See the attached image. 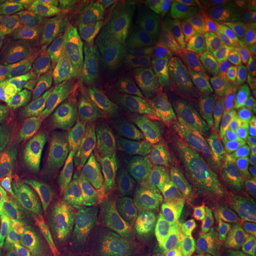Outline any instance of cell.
I'll list each match as a JSON object with an SVG mask.
<instances>
[{"instance_id":"12","label":"cell","mask_w":256,"mask_h":256,"mask_svg":"<svg viewBox=\"0 0 256 256\" xmlns=\"http://www.w3.org/2000/svg\"><path fill=\"white\" fill-rule=\"evenodd\" d=\"M108 174L99 176L82 192L66 200L59 207L46 214L39 220V232L46 236L76 234L92 216V208L98 194L106 182Z\"/></svg>"},{"instance_id":"31","label":"cell","mask_w":256,"mask_h":256,"mask_svg":"<svg viewBox=\"0 0 256 256\" xmlns=\"http://www.w3.org/2000/svg\"><path fill=\"white\" fill-rule=\"evenodd\" d=\"M18 142V135L16 129L0 126V164L12 160Z\"/></svg>"},{"instance_id":"27","label":"cell","mask_w":256,"mask_h":256,"mask_svg":"<svg viewBox=\"0 0 256 256\" xmlns=\"http://www.w3.org/2000/svg\"><path fill=\"white\" fill-rule=\"evenodd\" d=\"M225 196L236 209L256 222V189L228 185L225 187Z\"/></svg>"},{"instance_id":"21","label":"cell","mask_w":256,"mask_h":256,"mask_svg":"<svg viewBox=\"0 0 256 256\" xmlns=\"http://www.w3.org/2000/svg\"><path fill=\"white\" fill-rule=\"evenodd\" d=\"M90 93L84 96L81 110L74 114L64 128L66 140L75 151L93 146L104 138L101 115Z\"/></svg>"},{"instance_id":"29","label":"cell","mask_w":256,"mask_h":256,"mask_svg":"<svg viewBox=\"0 0 256 256\" xmlns=\"http://www.w3.org/2000/svg\"><path fill=\"white\" fill-rule=\"evenodd\" d=\"M0 171L9 178L12 188L18 194H25L34 188L40 182L34 174L23 167H9L0 164Z\"/></svg>"},{"instance_id":"18","label":"cell","mask_w":256,"mask_h":256,"mask_svg":"<svg viewBox=\"0 0 256 256\" xmlns=\"http://www.w3.org/2000/svg\"><path fill=\"white\" fill-rule=\"evenodd\" d=\"M44 52L40 39L32 30H0V68L12 72L23 68Z\"/></svg>"},{"instance_id":"33","label":"cell","mask_w":256,"mask_h":256,"mask_svg":"<svg viewBox=\"0 0 256 256\" xmlns=\"http://www.w3.org/2000/svg\"><path fill=\"white\" fill-rule=\"evenodd\" d=\"M223 250L228 256H256V242L246 239H227Z\"/></svg>"},{"instance_id":"9","label":"cell","mask_w":256,"mask_h":256,"mask_svg":"<svg viewBox=\"0 0 256 256\" xmlns=\"http://www.w3.org/2000/svg\"><path fill=\"white\" fill-rule=\"evenodd\" d=\"M156 236L171 247L187 245L212 230L183 202L174 184L165 180L155 202Z\"/></svg>"},{"instance_id":"44","label":"cell","mask_w":256,"mask_h":256,"mask_svg":"<svg viewBox=\"0 0 256 256\" xmlns=\"http://www.w3.org/2000/svg\"><path fill=\"white\" fill-rule=\"evenodd\" d=\"M192 250L188 245L174 248L172 256H191Z\"/></svg>"},{"instance_id":"39","label":"cell","mask_w":256,"mask_h":256,"mask_svg":"<svg viewBox=\"0 0 256 256\" xmlns=\"http://www.w3.org/2000/svg\"><path fill=\"white\" fill-rule=\"evenodd\" d=\"M82 5L100 12L115 14L118 12V3L115 0H80Z\"/></svg>"},{"instance_id":"46","label":"cell","mask_w":256,"mask_h":256,"mask_svg":"<svg viewBox=\"0 0 256 256\" xmlns=\"http://www.w3.org/2000/svg\"><path fill=\"white\" fill-rule=\"evenodd\" d=\"M252 102H254V104H256V98H252Z\"/></svg>"},{"instance_id":"36","label":"cell","mask_w":256,"mask_h":256,"mask_svg":"<svg viewBox=\"0 0 256 256\" xmlns=\"http://www.w3.org/2000/svg\"><path fill=\"white\" fill-rule=\"evenodd\" d=\"M27 4L45 10L50 16H57L66 6L68 1L64 0H24Z\"/></svg>"},{"instance_id":"10","label":"cell","mask_w":256,"mask_h":256,"mask_svg":"<svg viewBox=\"0 0 256 256\" xmlns=\"http://www.w3.org/2000/svg\"><path fill=\"white\" fill-rule=\"evenodd\" d=\"M173 184L183 202L212 232H232L238 229V212L198 178L190 172L178 171Z\"/></svg>"},{"instance_id":"32","label":"cell","mask_w":256,"mask_h":256,"mask_svg":"<svg viewBox=\"0 0 256 256\" xmlns=\"http://www.w3.org/2000/svg\"><path fill=\"white\" fill-rule=\"evenodd\" d=\"M120 18L122 19L133 20L142 16L155 3L154 1H117Z\"/></svg>"},{"instance_id":"4","label":"cell","mask_w":256,"mask_h":256,"mask_svg":"<svg viewBox=\"0 0 256 256\" xmlns=\"http://www.w3.org/2000/svg\"><path fill=\"white\" fill-rule=\"evenodd\" d=\"M167 104L169 114L160 154L165 164L188 172L198 158L200 108L191 90L173 86L168 88Z\"/></svg>"},{"instance_id":"19","label":"cell","mask_w":256,"mask_h":256,"mask_svg":"<svg viewBox=\"0 0 256 256\" xmlns=\"http://www.w3.org/2000/svg\"><path fill=\"white\" fill-rule=\"evenodd\" d=\"M130 74L131 64L111 76L93 100L101 115L104 138L110 135L129 98Z\"/></svg>"},{"instance_id":"23","label":"cell","mask_w":256,"mask_h":256,"mask_svg":"<svg viewBox=\"0 0 256 256\" xmlns=\"http://www.w3.org/2000/svg\"><path fill=\"white\" fill-rule=\"evenodd\" d=\"M64 196V185L46 178L25 194H18L14 206L16 216L24 220H32L54 210Z\"/></svg>"},{"instance_id":"43","label":"cell","mask_w":256,"mask_h":256,"mask_svg":"<svg viewBox=\"0 0 256 256\" xmlns=\"http://www.w3.org/2000/svg\"><path fill=\"white\" fill-rule=\"evenodd\" d=\"M10 72H7L0 68V101L4 95V92L6 90L8 80H9Z\"/></svg>"},{"instance_id":"7","label":"cell","mask_w":256,"mask_h":256,"mask_svg":"<svg viewBox=\"0 0 256 256\" xmlns=\"http://www.w3.org/2000/svg\"><path fill=\"white\" fill-rule=\"evenodd\" d=\"M58 82L28 81L10 92L0 108V126L19 129L32 126L64 108Z\"/></svg>"},{"instance_id":"45","label":"cell","mask_w":256,"mask_h":256,"mask_svg":"<svg viewBox=\"0 0 256 256\" xmlns=\"http://www.w3.org/2000/svg\"><path fill=\"white\" fill-rule=\"evenodd\" d=\"M250 95L252 98L256 99V74L252 77V80L250 86Z\"/></svg>"},{"instance_id":"2","label":"cell","mask_w":256,"mask_h":256,"mask_svg":"<svg viewBox=\"0 0 256 256\" xmlns=\"http://www.w3.org/2000/svg\"><path fill=\"white\" fill-rule=\"evenodd\" d=\"M155 202L150 184L104 225L97 256H144L155 238Z\"/></svg>"},{"instance_id":"17","label":"cell","mask_w":256,"mask_h":256,"mask_svg":"<svg viewBox=\"0 0 256 256\" xmlns=\"http://www.w3.org/2000/svg\"><path fill=\"white\" fill-rule=\"evenodd\" d=\"M56 20L68 24L84 36L112 32L124 24V19L118 14L88 8L80 0L68 1Z\"/></svg>"},{"instance_id":"42","label":"cell","mask_w":256,"mask_h":256,"mask_svg":"<svg viewBox=\"0 0 256 256\" xmlns=\"http://www.w3.org/2000/svg\"><path fill=\"white\" fill-rule=\"evenodd\" d=\"M246 126L250 128V130L256 135V104L252 100L250 106L248 110L247 122Z\"/></svg>"},{"instance_id":"24","label":"cell","mask_w":256,"mask_h":256,"mask_svg":"<svg viewBox=\"0 0 256 256\" xmlns=\"http://www.w3.org/2000/svg\"><path fill=\"white\" fill-rule=\"evenodd\" d=\"M76 151L72 146L63 138L54 146L46 150L34 152L23 156L18 158H12L4 164L9 167H23L30 171L40 182H43L48 171L56 160L62 158L74 155Z\"/></svg>"},{"instance_id":"15","label":"cell","mask_w":256,"mask_h":256,"mask_svg":"<svg viewBox=\"0 0 256 256\" xmlns=\"http://www.w3.org/2000/svg\"><path fill=\"white\" fill-rule=\"evenodd\" d=\"M84 62V52L56 55L44 52L24 66L22 74L30 81L66 82L80 76Z\"/></svg>"},{"instance_id":"41","label":"cell","mask_w":256,"mask_h":256,"mask_svg":"<svg viewBox=\"0 0 256 256\" xmlns=\"http://www.w3.org/2000/svg\"><path fill=\"white\" fill-rule=\"evenodd\" d=\"M191 256H222L218 250L209 244H203L194 250Z\"/></svg>"},{"instance_id":"16","label":"cell","mask_w":256,"mask_h":256,"mask_svg":"<svg viewBox=\"0 0 256 256\" xmlns=\"http://www.w3.org/2000/svg\"><path fill=\"white\" fill-rule=\"evenodd\" d=\"M207 50L206 42H198L185 50L164 46L156 48V66L162 78L178 88H188V81L198 68Z\"/></svg>"},{"instance_id":"22","label":"cell","mask_w":256,"mask_h":256,"mask_svg":"<svg viewBox=\"0 0 256 256\" xmlns=\"http://www.w3.org/2000/svg\"><path fill=\"white\" fill-rule=\"evenodd\" d=\"M30 30L36 32L44 52L52 54L81 52L90 40L86 36L59 20H46Z\"/></svg>"},{"instance_id":"26","label":"cell","mask_w":256,"mask_h":256,"mask_svg":"<svg viewBox=\"0 0 256 256\" xmlns=\"http://www.w3.org/2000/svg\"><path fill=\"white\" fill-rule=\"evenodd\" d=\"M86 241L80 234L56 236L48 242L41 256H80Z\"/></svg>"},{"instance_id":"11","label":"cell","mask_w":256,"mask_h":256,"mask_svg":"<svg viewBox=\"0 0 256 256\" xmlns=\"http://www.w3.org/2000/svg\"><path fill=\"white\" fill-rule=\"evenodd\" d=\"M104 150L110 170L128 162L144 160L158 151L132 108L130 98L104 140Z\"/></svg>"},{"instance_id":"37","label":"cell","mask_w":256,"mask_h":256,"mask_svg":"<svg viewBox=\"0 0 256 256\" xmlns=\"http://www.w3.org/2000/svg\"><path fill=\"white\" fill-rule=\"evenodd\" d=\"M18 196V194L12 188L8 176L0 171V200L14 206Z\"/></svg>"},{"instance_id":"8","label":"cell","mask_w":256,"mask_h":256,"mask_svg":"<svg viewBox=\"0 0 256 256\" xmlns=\"http://www.w3.org/2000/svg\"><path fill=\"white\" fill-rule=\"evenodd\" d=\"M126 27L88 40L79 76L80 88L88 93L92 95L132 57L135 42Z\"/></svg>"},{"instance_id":"25","label":"cell","mask_w":256,"mask_h":256,"mask_svg":"<svg viewBox=\"0 0 256 256\" xmlns=\"http://www.w3.org/2000/svg\"><path fill=\"white\" fill-rule=\"evenodd\" d=\"M48 14L40 7L23 1L10 2L0 8V30H22L46 21Z\"/></svg>"},{"instance_id":"14","label":"cell","mask_w":256,"mask_h":256,"mask_svg":"<svg viewBox=\"0 0 256 256\" xmlns=\"http://www.w3.org/2000/svg\"><path fill=\"white\" fill-rule=\"evenodd\" d=\"M210 24L205 10L198 4L190 5L178 12L164 28L158 46L185 50L202 42Z\"/></svg>"},{"instance_id":"28","label":"cell","mask_w":256,"mask_h":256,"mask_svg":"<svg viewBox=\"0 0 256 256\" xmlns=\"http://www.w3.org/2000/svg\"><path fill=\"white\" fill-rule=\"evenodd\" d=\"M232 176L239 186L256 189V151L238 156L232 165Z\"/></svg>"},{"instance_id":"34","label":"cell","mask_w":256,"mask_h":256,"mask_svg":"<svg viewBox=\"0 0 256 256\" xmlns=\"http://www.w3.org/2000/svg\"><path fill=\"white\" fill-rule=\"evenodd\" d=\"M77 153H78V151H76L74 155L62 158H59L58 160H56L54 164L52 165L50 170L48 171L46 176H48V178H52L54 180H57L59 182H66L74 169L76 158H77Z\"/></svg>"},{"instance_id":"20","label":"cell","mask_w":256,"mask_h":256,"mask_svg":"<svg viewBox=\"0 0 256 256\" xmlns=\"http://www.w3.org/2000/svg\"><path fill=\"white\" fill-rule=\"evenodd\" d=\"M104 140L102 138L93 146L78 151L74 169L64 182V202L78 196L101 176L106 162Z\"/></svg>"},{"instance_id":"6","label":"cell","mask_w":256,"mask_h":256,"mask_svg":"<svg viewBox=\"0 0 256 256\" xmlns=\"http://www.w3.org/2000/svg\"><path fill=\"white\" fill-rule=\"evenodd\" d=\"M153 174L154 168L146 160L128 162L114 169L94 202L90 220L80 230L82 238L88 240L104 228L115 212L150 184Z\"/></svg>"},{"instance_id":"30","label":"cell","mask_w":256,"mask_h":256,"mask_svg":"<svg viewBox=\"0 0 256 256\" xmlns=\"http://www.w3.org/2000/svg\"><path fill=\"white\" fill-rule=\"evenodd\" d=\"M18 229L19 220L16 214L0 206V250L16 236Z\"/></svg>"},{"instance_id":"40","label":"cell","mask_w":256,"mask_h":256,"mask_svg":"<svg viewBox=\"0 0 256 256\" xmlns=\"http://www.w3.org/2000/svg\"><path fill=\"white\" fill-rule=\"evenodd\" d=\"M174 248L162 243L156 236L149 250L144 256H172Z\"/></svg>"},{"instance_id":"5","label":"cell","mask_w":256,"mask_h":256,"mask_svg":"<svg viewBox=\"0 0 256 256\" xmlns=\"http://www.w3.org/2000/svg\"><path fill=\"white\" fill-rule=\"evenodd\" d=\"M129 98L148 135L162 146L167 126V94L155 59L146 52L138 54L131 64Z\"/></svg>"},{"instance_id":"1","label":"cell","mask_w":256,"mask_h":256,"mask_svg":"<svg viewBox=\"0 0 256 256\" xmlns=\"http://www.w3.org/2000/svg\"><path fill=\"white\" fill-rule=\"evenodd\" d=\"M191 90L206 134L220 142L238 137L246 126L252 98L210 52L192 76Z\"/></svg>"},{"instance_id":"13","label":"cell","mask_w":256,"mask_h":256,"mask_svg":"<svg viewBox=\"0 0 256 256\" xmlns=\"http://www.w3.org/2000/svg\"><path fill=\"white\" fill-rule=\"evenodd\" d=\"M82 100L78 102L77 104L64 106L52 116L32 126L14 128L18 132V142L12 158L46 150L62 140L64 136V128L77 112L78 106L82 104Z\"/></svg>"},{"instance_id":"35","label":"cell","mask_w":256,"mask_h":256,"mask_svg":"<svg viewBox=\"0 0 256 256\" xmlns=\"http://www.w3.org/2000/svg\"><path fill=\"white\" fill-rule=\"evenodd\" d=\"M0 256H28L27 239L16 236L0 250Z\"/></svg>"},{"instance_id":"3","label":"cell","mask_w":256,"mask_h":256,"mask_svg":"<svg viewBox=\"0 0 256 256\" xmlns=\"http://www.w3.org/2000/svg\"><path fill=\"white\" fill-rule=\"evenodd\" d=\"M210 52L250 93L256 68V2L239 3L230 10Z\"/></svg>"},{"instance_id":"38","label":"cell","mask_w":256,"mask_h":256,"mask_svg":"<svg viewBox=\"0 0 256 256\" xmlns=\"http://www.w3.org/2000/svg\"><path fill=\"white\" fill-rule=\"evenodd\" d=\"M230 3L232 2L228 0H202V1H198L196 4L200 6L207 14L208 18L212 19L222 10L228 7Z\"/></svg>"}]
</instances>
